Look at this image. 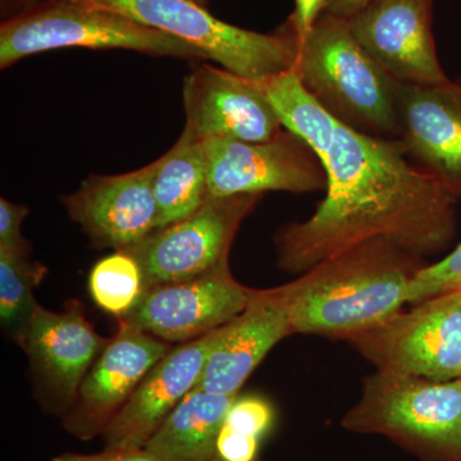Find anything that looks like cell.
I'll list each match as a JSON object with an SVG mask.
<instances>
[{
    "label": "cell",
    "mask_w": 461,
    "mask_h": 461,
    "mask_svg": "<svg viewBox=\"0 0 461 461\" xmlns=\"http://www.w3.org/2000/svg\"><path fill=\"white\" fill-rule=\"evenodd\" d=\"M259 85L285 129L311 147L326 173V196L312 217L276 235L281 269L303 275L375 240L420 257L453 239L456 198L408 156L399 139L341 122L305 90L294 69Z\"/></svg>",
    "instance_id": "obj_1"
},
{
    "label": "cell",
    "mask_w": 461,
    "mask_h": 461,
    "mask_svg": "<svg viewBox=\"0 0 461 461\" xmlns=\"http://www.w3.org/2000/svg\"><path fill=\"white\" fill-rule=\"evenodd\" d=\"M418 257L375 240L324 260L280 286L293 333L353 339L408 304Z\"/></svg>",
    "instance_id": "obj_2"
},
{
    "label": "cell",
    "mask_w": 461,
    "mask_h": 461,
    "mask_svg": "<svg viewBox=\"0 0 461 461\" xmlns=\"http://www.w3.org/2000/svg\"><path fill=\"white\" fill-rule=\"evenodd\" d=\"M294 71L333 117L357 131L399 138V85L355 38L344 17L321 14L300 39Z\"/></svg>",
    "instance_id": "obj_3"
},
{
    "label": "cell",
    "mask_w": 461,
    "mask_h": 461,
    "mask_svg": "<svg viewBox=\"0 0 461 461\" xmlns=\"http://www.w3.org/2000/svg\"><path fill=\"white\" fill-rule=\"evenodd\" d=\"M341 424L387 437L420 461H461V378L436 382L377 369Z\"/></svg>",
    "instance_id": "obj_4"
},
{
    "label": "cell",
    "mask_w": 461,
    "mask_h": 461,
    "mask_svg": "<svg viewBox=\"0 0 461 461\" xmlns=\"http://www.w3.org/2000/svg\"><path fill=\"white\" fill-rule=\"evenodd\" d=\"M63 48L123 50L156 57L206 60L204 54L168 33L80 0H41L0 26V68L23 58Z\"/></svg>",
    "instance_id": "obj_5"
},
{
    "label": "cell",
    "mask_w": 461,
    "mask_h": 461,
    "mask_svg": "<svg viewBox=\"0 0 461 461\" xmlns=\"http://www.w3.org/2000/svg\"><path fill=\"white\" fill-rule=\"evenodd\" d=\"M189 42L222 68L262 81L295 67L299 41L287 25L262 33L230 25L191 0H80Z\"/></svg>",
    "instance_id": "obj_6"
},
{
    "label": "cell",
    "mask_w": 461,
    "mask_h": 461,
    "mask_svg": "<svg viewBox=\"0 0 461 461\" xmlns=\"http://www.w3.org/2000/svg\"><path fill=\"white\" fill-rule=\"evenodd\" d=\"M378 371L448 382L461 378V290L418 303L350 339Z\"/></svg>",
    "instance_id": "obj_7"
},
{
    "label": "cell",
    "mask_w": 461,
    "mask_h": 461,
    "mask_svg": "<svg viewBox=\"0 0 461 461\" xmlns=\"http://www.w3.org/2000/svg\"><path fill=\"white\" fill-rule=\"evenodd\" d=\"M262 195L209 198L189 217L149 233L122 249L135 258L144 287L198 277L229 260L242 221Z\"/></svg>",
    "instance_id": "obj_8"
},
{
    "label": "cell",
    "mask_w": 461,
    "mask_h": 461,
    "mask_svg": "<svg viewBox=\"0 0 461 461\" xmlns=\"http://www.w3.org/2000/svg\"><path fill=\"white\" fill-rule=\"evenodd\" d=\"M208 199L262 195L266 191L304 194L324 189L317 154L285 129L264 142L208 139Z\"/></svg>",
    "instance_id": "obj_9"
},
{
    "label": "cell",
    "mask_w": 461,
    "mask_h": 461,
    "mask_svg": "<svg viewBox=\"0 0 461 461\" xmlns=\"http://www.w3.org/2000/svg\"><path fill=\"white\" fill-rule=\"evenodd\" d=\"M251 295L253 288L233 278L227 260L198 277L148 288L138 305L118 323L168 344H185L235 320Z\"/></svg>",
    "instance_id": "obj_10"
},
{
    "label": "cell",
    "mask_w": 461,
    "mask_h": 461,
    "mask_svg": "<svg viewBox=\"0 0 461 461\" xmlns=\"http://www.w3.org/2000/svg\"><path fill=\"white\" fill-rule=\"evenodd\" d=\"M186 126L199 138L244 142L272 140L284 131L259 81L218 67H194L182 86Z\"/></svg>",
    "instance_id": "obj_11"
},
{
    "label": "cell",
    "mask_w": 461,
    "mask_h": 461,
    "mask_svg": "<svg viewBox=\"0 0 461 461\" xmlns=\"http://www.w3.org/2000/svg\"><path fill=\"white\" fill-rule=\"evenodd\" d=\"M433 0H372L346 18L357 41L400 84L448 80L432 33Z\"/></svg>",
    "instance_id": "obj_12"
},
{
    "label": "cell",
    "mask_w": 461,
    "mask_h": 461,
    "mask_svg": "<svg viewBox=\"0 0 461 461\" xmlns=\"http://www.w3.org/2000/svg\"><path fill=\"white\" fill-rule=\"evenodd\" d=\"M169 351L168 342L118 323L117 333L87 372L67 412V432L80 439L103 435L142 379Z\"/></svg>",
    "instance_id": "obj_13"
},
{
    "label": "cell",
    "mask_w": 461,
    "mask_h": 461,
    "mask_svg": "<svg viewBox=\"0 0 461 461\" xmlns=\"http://www.w3.org/2000/svg\"><path fill=\"white\" fill-rule=\"evenodd\" d=\"M157 167L158 160L124 175L90 176L63 196L67 213L96 248L131 247L159 229L153 187Z\"/></svg>",
    "instance_id": "obj_14"
},
{
    "label": "cell",
    "mask_w": 461,
    "mask_h": 461,
    "mask_svg": "<svg viewBox=\"0 0 461 461\" xmlns=\"http://www.w3.org/2000/svg\"><path fill=\"white\" fill-rule=\"evenodd\" d=\"M227 324L171 348L142 379L126 405L103 432L105 448H142L194 388L222 341Z\"/></svg>",
    "instance_id": "obj_15"
},
{
    "label": "cell",
    "mask_w": 461,
    "mask_h": 461,
    "mask_svg": "<svg viewBox=\"0 0 461 461\" xmlns=\"http://www.w3.org/2000/svg\"><path fill=\"white\" fill-rule=\"evenodd\" d=\"M399 140L455 198L461 196V81L400 84Z\"/></svg>",
    "instance_id": "obj_16"
},
{
    "label": "cell",
    "mask_w": 461,
    "mask_h": 461,
    "mask_svg": "<svg viewBox=\"0 0 461 461\" xmlns=\"http://www.w3.org/2000/svg\"><path fill=\"white\" fill-rule=\"evenodd\" d=\"M108 342L85 317L83 305L71 300L57 313L39 304L21 348L50 402L68 412Z\"/></svg>",
    "instance_id": "obj_17"
},
{
    "label": "cell",
    "mask_w": 461,
    "mask_h": 461,
    "mask_svg": "<svg viewBox=\"0 0 461 461\" xmlns=\"http://www.w3.org/2000/svg\"><path fill=\"white\" fill-rule=\"evenodd\" d=\"M290 335L293 329L281 288L253 290L245 311L227 323L222 341L209 357L198 387L239 395L264 357Z\"/></svg>",
    "instance_id": "obj_18"
},
{
    "label": "cell",
    "mask_w": 461,
    "mask_h": 461,
    "mask_svg": "<svg viewBox=\"0 0 461 461\" xmlns=\"http://www.w3.org/2000/svg\"><path fill=\"white\" fill-rule=\"evenodd\" d=\"M239 395L195 387L144 446L160 461H212L230 405Z\"/></svg>",
    "instance_id": "obj_19"
},
{
    "label": "cell",
    "mask_w": 461,
    "mask_h": 461,
    "mask_svg": "<svg viewBox=\"0 0 461 461\" xmlns=\"http://www.w3.org/2000/svg\"><path fill=\"white\" fill-rule=\"evenodd\" d=\"M154 196L159 229L189 217L208 200L205 139L184 129L171 150L158 159Z\"/></svg>",
    "instance_id": "obj_20"
},
{
    "label": "cell",
    "mask_w": 461,
    "mask_h": 461,
    "mask_svg": "<svg viewBox=\"0 0 461 461\" xmlns=\"http://www.w3.org/2000/svg\"><path fill=\"white\" fill-rule=\"evenodd\" d=\"M48 268L30 253L0 250V321L8 338L23 346L39 303L33 290L47 277Z\"/></svg>",
    "instance_id": "obj_21"
},
{
    "label": "cell",
    "mask_w": 461,
    "mask_h": 461,
    "mask_svg": "<svg viewBox=\"0 0 461 461\" xmlns=\"http://www.w3.org/2000/svg\"><path fill=\"white\" fill-rule=\"evenodd\" d=\"M144 291L140 266L124 250L103 258L91 269V299L98 308L117 320H122L138 305Z\"/></svg>",
    "instance_id": "obj_22"
},
{
    "label": "cell",
    "mask_w": 461,
    "mask_h": 461,
    "mask_svg": "<svg viewBox=\"0 0 461 461\" xmlns=\"http://www.w3.org/2000/svg\"><path fill=\"white\" fill-rule=\"evenodd\" d=\"M461 290V244L444 259L420 267L409 287L408 304Z\"/></svg>",
    "instance_id": "obj_23"
},
{
    "label": "cell",
    "mask_w": 461,
    "mask_h": 461,
    "mask_svg": "<svg viewBox=\"0 0 461 461\" xmlns=\"http://www.w3.org/2000/svg\"><path fill=\"white\" fill-rule=\"evenodd\" d=\"M275 411L271 403L259 396L236 397L224 424L244 435L262 438L271 429Z\"/></svg>",
    "instance_id": "obj_24"
},
{
    "label": "cell",
    "mask_w": 461,
    "mask_h": 461,
    "mask_svg": "<svg viewBox=\"0 0 461 461\" xmlns=\"http://www.w3.org/2000/svg\"><path fill=\"white\" fill-rule=\"evenodd\" d=\"M27 214V206L0 199V250L30 253L32 247L21 232Z\"/></svg>",
    "instance_id": "obj_25"
},
{
    "label": "cell",
    "mask_w": 461,
    "mask_h": 461,
    "mask_svg": "<svg viewBox=\"0 0 461 461\" xmlns=\"http://www.w3.org/2000/svg\"><path fill=\"white\" fill-rule=\"evenodd\" d=\"M260 438L244 435L223 424L217 441V457L222 461H257Z\"/></svg>",
    "instance_id": "obj_26"
},
{
    "label": "cell",
    "mask_w": 461,
    "mask_h": 461,
    "mask_svg": "<svg viewBox=\"0 0 461 461\" xmlns=\"http://www.w3.org/2000/svg\"><path fill=\"white\" fill-rule=\"evenodd\" d=\"M330 0H295V9L288 18L287 27L297 38H304L326 12Z\"/></svg>",
    "instance_id": "obj_27"
},
{
    "label": "cell",
    "mask_w": 461,
    "mask_h": 461,
    "mask_svg": "<svg viewBox=\"0 0 461 461\" xmlns=\"http://www.w3.org/2000/svg\"><path fill=\"white\" fill-rule=\"evenodd\" d=\"M50 461H160L156 455L151 454L147 448H105L103 453L83 455L66 453L58 455Z\"/></svg>",
    "instance_id": "obj_28"
},
{
    "label": "cell",
    "mask_w": 461,
    "mask_h": 461,
    "mask_svg": "<svg viewBox=\"0 0 461 461\" xmlns=\"http://www.w3.org/2000/svg\"><path fill=\"white\" fill-rule=\"evenodd\" d=\"M369 2L372 0H330L324 14L348 18L362 9L364 5H368Z\"/></svg>",
    "instance_id": "obj_29"
},
{
    "label": "cell",
    "mask_w": 461,
    "mask_h": 461,
    "mask_svg": "<svg viewBox=\"0 0 461 461\" xmlns=\"http://www.w3.org/2000/svg\"><path fill=\"white\" fill-rule=\"evenodd\" d=\"M41 0H0V11L2 17L7 20L9 17L23 14L27 9L38 5Z\"/></svg>",
    "instance_id": "obj_30"
},
{
    "label": "cell",
    "mask_w": 461,
    "mask_h": 461,
    "mask_svg": "<svg viewBox=\"0 0 461 461\" xmlns=\"http://www.w3.org/2000/svg\"><path fill=\"white\" fill-rule=\"evenodd\" d=\"M191 2L196 3V5H202V7H205L208 5L209 0H191Z\"/></svg>",
    "instance_id": "obj_31"
},
{
    "label": "cell",
    "mask_w": 461,
    "mask_h": 461,
    "mask_svg": "<svg viewBox=\"0 0 461 461\" xmlns=\"http://www.w3.org/2000/svg\"><path fill=\"white\" fill-rule=\"evenodd\" d=\"M212 461H222V460L218 459V457H217V456H215V457H214V459H213V460H212Z\"/></svg>",
    "instance_id": "obj_32"
}]
</instances>
